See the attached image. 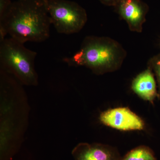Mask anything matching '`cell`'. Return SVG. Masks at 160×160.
<instances>
[{"instance_id":"cell-4","label":"cell","mask_w":160,"mask_h":160,"mask_svg":"<svg viewBox=\"0 0 160 160\" xmlns=\"http://www.w3.org/2000/svg\"><path fill=\"white\" fill-rule=\"evenodd\" d=\"M51 23L61 34L79 32L87 20L86 10L78 3L68 0H47Z\"/></svg>"},{"instance_id":"cell-9","label":"cell","mask_w":160,"mask_h":160,"mask_svg":"<svg viewBox=\"0 0 160 160\" xmlns=\"http://www.w3.org/2000/svg\"><path fill=\"white\" fill-rule=\"evenodd\" d=\"M122 160H157L154 152L146 146H140L132 149Z\"/></svg>"},{"instance_id":"cell-10","label":"cell","mask_w":160,"mask_h":160,"mask_svg":"<svg viewBox=\"0 0 160 160\" xmlns=\"http://www.w3.org/2000/svg\"><path fill=\"white\" fill-rule=\"evenodd\" d=\"M148 66L152 69L155 77L159 98H160V53L152 57L148 61Z\"/></svg>"},{"instance_id":"cell-5","label":"cell","mask_w":160,"mask_h":160,"mask_svg":"<svg viewBox=\"0 0 160 160\" xmlns=\"http://www.w3.org/2000/svg\"><path fill=\"white\" fill-rule=\"evenodd\" d=\"M99 120L103 125L120 131H141L145 127L143 120L128 107L106 110L101 113Z\"/></svg>"},{"instance_id":"cell-11","label":"cell","mask_w":160,"mask_h":160,"mask_svg":"<svg viewBox=\"0 0 160 160\" xmlns=\"http://www.w3.org/2000/svg\"><path fill=\"white\" fill-rule=\"evenodd\" d=\"M12 3L10 0H0V18L6 14Z\"/></svg>"},{"instance_id":"cell-8","label":"cell","mask_w":160,"mask_h":160,"mask_svg":"<svg viewBox=\"0 0 160 160\" xmlns=\"http://www.w3.org/2000/svg\"><path fill=\"white\" fill-rule=\"evenodd\" d=\"M131 89L139 97L151 104L159 98L156 79L153 72L148 66L133 79Z\"/></svg>"},{"instance_id":"cell-1","label":"cell","mask_w":160,"mask_h":160,"mask_svg":"<svg viewBox=\"0 0 160 160\" xmlns=\"http://www.w3.org/2000/svg\"><path fill=\"white\" fill-rule=\"evenodd\" d=\"M47 0H17L0 18V42L9 34L20 42H42L50 36Z\"/></svg>"},{"instance_id":"cell-2","label":"cell","mask_w":160,"mask_h":160,"mask_svg":"<svg viewBox=\"0 0 160 160\" xmlns=\"http://www.w3.org/2000/svg\"><path fill=\"white\" fill-rule=\"evenodd\" d=\"M126 56V50L116 40L107 37L88 36L83 40L78 51L63 61L68 66H84L99 75L117 71Z\"/></svg>"},{"instance_id":"cell-12","label":"cell","mask_w":160,"mask_h":160,"mask_svg":"<svg viewBox=\"0 0 160 160\" xmlns=\"http://www.w3.org/2000/svg\"><path fill=\"white\" fill-rule=\"evenodd\" d=\"M101 3L107 6L116 7L123 0H99Z\"/></svg>"},{"instance_id":"cell-7","label":"cell","mask_w":160,"mask_h":160,"mask_svg":"<svg viewBox=\"0 0 160 160\" xmlns=\"http://www.w3.org/2000/svg\"><path fill=\"white\" fill-rule=\"evenodd\" d=\"M74 160H122L115 147L101 143H80L72 152Z\"/></svg>"},{"instance_id":"cell-6","label":"cell","mask_w":160,"mask_h":160,"mask_svg":"<svg viewBox=\"0 0 160 160\" xmlns=\"http://www.w3.org/2000/svg\"><path fill=\"white\" fill-rule=\"evenodd\" d=\"M118 13L126 21L130 31L142 32L149 7L142 0H123L116 6Z\"/></svg>"},{"instance_id":"cell-3","label":"cell","mask_w":160,"mask_h":160,"mask_svg":"<svg viewBox=\"0 0 160 160\" xmlns=\"http://www.w3.org/2000/svg\"><path fill=\"white\" fill-rule=\"evenodd\" d=\"M24 44L12 38L0 42L1 69L13 75L22 85L36 86L38 80L34 62L37 52Z\"/></svg>"}]
</instances>
